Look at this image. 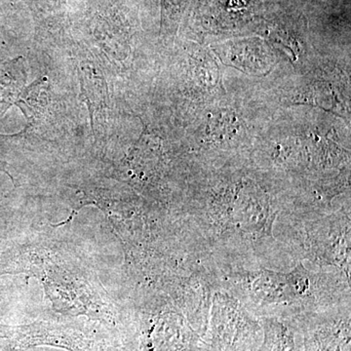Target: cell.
Wrapping results in <instances>:
<instances>
[{"label": "cell", "mask_w": 351, "mask_h": 351, "mask_svg": "<svg viewBox=\"0 0 351 351\" xmlns=\"http://www.w3.org/2000/svg\"><path fill=\"white\" fill-rule=\"evenodd\" d=\"M27 73L22 59L14 60L0 71V119L23 93Z\"/></svg>", "instance_id": "obj_1"}]
</instances>
